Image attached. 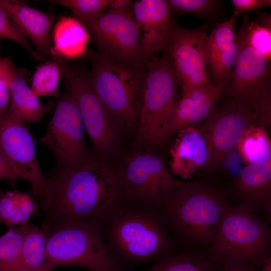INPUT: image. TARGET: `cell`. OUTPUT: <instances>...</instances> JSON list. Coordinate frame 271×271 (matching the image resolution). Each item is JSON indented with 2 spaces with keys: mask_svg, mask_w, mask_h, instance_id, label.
<instances>
[{
  "mask_svg": "<svg viewBox=\"0 0 271 271\" xmlns=\"http://www.w3.org/2000/svg\"><path fill=\"white\" fill-rule=\"evenodd\" d=\"M133 4L131 0H108L107 11L133 16Z\"/></svg>",
  "mask_w": 271,
  "mask_h": 271,
  "instance_id": "obj_38",
  "label": "cell"
},
{
  "mask_svg": "<svg viewBox=\"0 0 271 271\" xmlns=\"http://www.w3.org/2000/svg\"><path fill=\"white\" fill-rule=\"evenodd\" d=\"M238 16L234 13L227 21L217 24L206 40V51L209 61L224 51L236 39L234 33L235 20Z\"/></svg>",
  "mask_w": 271,
  "mask_h": 271,
  "instance_id": "obj_29",
  "label": "cell"
},
{
  "mask_svg": "<svg viewBox=\"0 0 271 271\" xmlns=\"http://www.w3.org/2000/svg\"><path fill=\"white\" fill-rule=\"evenodd\" d=\"M231 2L234 7L233 13L237 16L271 6L270 0H231Z\"/></svg>",
  "mask_w": 271,
  "mask_h": 271,
  "instance_id": "obj_36",
  "label": "cell"
},
{
  "mask_svg": "<svg viewBox=\"0 0 271 271\" xmlns=\"http://www.w3.org/2000/svg\"><path fill=\"white\" fill-rule=\"evenodd\" d=\"M227 202L222 187L198 179L185 182L157 207L178 250L207 254Z\"/></svg>",
  "mask_w": 271,
  "mask_h": 271,
  "instance_id": "obj_2",
  "label": "cell"
},
{
  "mask_svg": "<svg viewBox=\"0 0 271 271\" xmlns=\"http://www.w3.org/2000/svg\"><path fill=\"white\" fill-rule=\"evenodd\" d=\"M8 83L11 95L9 107L25 123L39 122L54 106L52 101L44 103L40 100L28 85L25 73L14 63L9 72Z\"/></svg>",
  "mask_w": 271,
  "mask_h": 271,
  "instance_id": "obj_22",
  "label": "cell"
},
{
  "mask_svg": "<svg viewBox=\"0 0 271 271\" xmlns=\"http://www.w3.org/2000/svg\"><path fill=\"white\" fill-rule=\"evenodd\" d=\"M89 40V33L80 21L62 16L53 26L51 56L60 62L82 57L87 52Z\"/></svg>",
  "mask_w": 271,
  "mask_h": 271,
  "instance_id": "obj_21",
  "label": "cell"
},
{
  "mask_svg": "<svg viewBox=\"0 0 271 271\" xmlns=\"http://www.w3.org/2000/svg\"><path fill=\"white\" fill-rule=\"evenodd\" d=\"M88 71L78 64H62L64 83L78 106L84 128L96 153L106 159L116 150L115 124L110 114L90 86Z\"/></svg>",
  "mask_w": 271,
  "mask_h": 271,
  "instance_id": "obj_10",
  "label": "cell"
},
{
  "mask_svg": "<svg viewBox=\"0 0 271 271\" xmlns=\"http://www.w3.org/2000/svg\"><path fill=\"white\" fill-rule=\"evenodd\" d=\"M240 29L249 45L266 60H271V15L261 13L255 21L244 16Z\"/></svg>",
  "mask_w": 271,
  "mask_h": 271,
  "instance_id": "obj_26",
  "label": "cell"
},
{
  "mask_svg": "<svg viewBox=\"0 0 271 271\" xmlns=\"http://www.w3.org/2000/svg\"><path fill=\"white\" fill-rule=\"evenodd\" d=\"M206 25L196 29L176 24L165 48L171 57L182 95L198 87L215 85L206 51Z\"/></svg>",
  "mask_w": 271,
  "mask_h": 271,
  "instance_id": "obj_13",
  "label": "cell"
},
{
  "mask_svg": "<svg viewBox=\"0 0 271 271\" xmlns=\"http://www.w3.org/2000/svg\"><path fill=\"white\" fill-rule=\"evenodd\" d=\"M171 10L165 0L134 1L133 17L137 24L141 43L152 58L164 50L176 23Z\"/></svg>",
  "mask_w": 271,
  "mask_h": 271,
  "instance_id": "obj_18",
  "label": "cell"
},
{
  "mask_svg": "<svg viewBox=\"0 0 271 271\" xmlns=\"http://www.w3.org/2000/svg\"><path fill=\"white\" fill-rule=\"evenodd\" d=\"M236 36L238 56L223 93L230 100L251 109L256 116V125L270 129V62L249 45L240 29Z\"/></svg>",
  "mask_w": 271,
  "mask_h": 271,
  "instance_id": "obj_8",
  "label": "cell"
},
{
  "mask_svg": "<svg viewBox=\"0 0 271 271\" xmlns=\"http://www.w3.org/2000/svg\"><path fill=\"white\" fill-rule=\"evenodd\" d=\"M171 10L180 14L205 17L213 14L220 1L215 0H167Z\"/></svg>",
  "mask_w": 271,
  "mask_h": 271,
  "instance_id": "obj_33",
  "label": "cell"
},
{
  "mask_svg": "<svg viewBox=\"0 0 271 271\" xmlns=\"http://www.w3.org/2000/svg\"><path fill=\"white\" fill-rule=\"evenodd\" d=\"M256 121L251 109L232 100L221 107H215L209 117L200 124L212 150L211 168L219 165L236 149L245 131L256 125Z\"/></svg>",
  "mask_w": 271,
  "mask_h": 271,
  "instance_id": "obj_15",
  "label": "cell"
},
{
  "mask_svg": "<svg viewBox=\"0 0 271 271\" xmlns=\"http://www.w3.org/2000/svg\"><path fill=\"white\" fill-rule=\"evenodd\" d=\"M84 128L76 101L65 86L46 132L37 143L51 151L56 159V165L76 162L90 153L84 141Z\"/></svg>",
  "mask_w": 271,
  "mask_h": 271,
  "instance_id": "obj_14",
  "label": "cell"
},
{
  "mask_svg": "<svg viewBox=\"0 0 271 271\" xmlns=\"http://www.w3.org/2000/svg\"><path fill=\"white\" fill-rule=\"evenodd\" d=\"M238 51L236 38L224 51L209 61L211 78L215 85H225L234 66Z\"/></svg>",
  "mask_w": 271,
  "mask_h": 271,
  "instance_id": "obj_30",
  "label": "cell"
},
{
  "mask_svg": "<svg viewBox=\"0 0 271 271\" xmlns=\"http://www.w3.org/2000/svg\"><path fill=\"white\" fill-rule=\"evenodd\" d=\"M258 271H271V256L264 260L262 267Z\"/></svg>",
  "mask_w": 271,
  "mask_h": 271,
  "instance_id": "obj_40",
  "label": "cell"
},
{
  "mask_svg": "<svg viewBox=\"0 0 271 271\" xmlns=\"http://www.w3.org/2000/svg\"><path fill=\"white\" fill-rule=\"evenodd\" d=\"M253 265L246 263H237L227 266H219L214 271H258Z\"/></svg>",
  "mask_w": 271,
  "mask_h": 271,
  "instance_id": "obj_39",
  "label": "cell"
},
{
  "mask_svg": "<svg viewBox=\"0 0 271 271\" xmlns=\"http://www.w3.org/2000/svg\"><path fill=\"white\" fill-rule=\"evenodd\" d=\"M0 180H22L21 176L0 150Z\"/></svg>",
  "mask_w": 271,
  "mask_h": 271,
  "instance_id": "obj_37",
  "label": "cell"
},
{
  "mask_svg": "<svg viewBox=\"0 0 271 271\" xmlns=\"http://www.w3.org/2000/svg\"><path fill=\"white\" fill-rule=\"evenodd\" d=\"M170 149V169L173 175L190 179L198 171L211 168L212 153L200 124L188 126L176 133Z\"/></svg>",
  "mask_w": 271,
  "mask_h": 271,
  "instance_id": "obj_17",
  "label": "cell"
},
{
  "mask_svg": "<svg viewBox=\"0 0 271 271\" xmlns=\"http://www.w3.org/2000/svg\"><path fill=\"white\" fill-rule=\"evenodd\" d=\"M97 53L113 61L146 69L152 59L142 45L133 16L103 12L81 22Z\"/></svg>",
  "mask_w": 271,
  "mask_h": 271,
  "instance_id": "obj_9",
  "label": "cell"
},
{
  "mask_svg": "<svg viewBox=\"0 0 271 271\" xmlns=\"http://www.w3.org/2000/svg\"><path fill=\"white\" fill-rule=\"evenodd\" d=\"M0 7L10 16L29 38L36 51L46 59L51 50V30L57 17L16 0H0Z\"/></svg>",
  "mask_w": 271,
  "mask_h": 271,
  "instance_id": "obj_20",
  "label": "cell"
},
{
  "mask_svg": "<svg viewBox=\"0 0 271 271\" xmlns=\"http://www.w3.org/2000/svg\"><path fill=\"white\" fill-rule=\"evenodd\" d=\"M62 74V64L53 60L46 61L38 66L32 77L31 88L39 97L53 96L59 94V83Z\"/></svg>",
  "mask_w": 271,
  "mask_h": 271,
  "instance_id": "obj_27",
  "label": "cell"
},
{
  "mask_svg": "<svg viewBox=\"0 0 271 271\" xmlns=\"http://www.w3.org/2000/svg\"><path fill=\"white\" fill-rule=\"evenodd\" d=\"M50 4L69 9L81 22L97 16L107 8L108 0H52Z\"/></svg>",
  "mask_w": 271,
  "mask_h": 271,
  "instance_id": "obj_31",
  "label": "cell"
},
{
  "mask_svg": "<svg viewBox=\"0 0 271 271\" xmlns=\"http://www.w3.org/2000/svg\"><path fill=\"white\" fill-rule=\"evenodd\" d=\"M13 63L10 59L0 56V115L6 111L10 105L11 95L8 76Z\"/></svg>",
  "mask_w": 271,
  "mask_h": 271,
  "instance_id": "obj_35",
  "label": "cell"
},
{
  "mask_svg": "<svg viewBox=\"0 0 271 271\" xmlns=\"http://www.w3.org/2000/svg\"><path fill=\"white\" fill-rule=\"evenodd\" d=\"M98 155L56 165L46 175L42 224L75 218L102 219L123 197L119 171Z\"/></svg>",
  "mask_w": 271,
  "mask_h": 271,
  "instance_id": "obj_1",
  "label": "cell"
},
{
  "mask_svg": "<svg viewBox=\"0 0 271 271\" xmlns=\"http://www.w3.org/2000/svg\"><path fill=\"white\" fill-rule=\"evenodd\" d=\"M24 233L17 271H52L46 261V235L29 220L24 222Z\"/></svg>",
  "mask_w": 271,
  "mask_h": 271,
  "instance_id": "obj_23",
  "label": "cell"
},
{
  "mask_svg": "<svg viewBox=\"0 0 271 271\" xmlns=\"http://www.w3.org/2000/svg\"><path fill=\"white\" fill-rule=\"evenodd\" d=\"M0 150L22 180L30 184L43 207L48 196V181L39 164L36 142L25 122L9 106L0 115Z\"/></svg>",
  "mask_w": 271,
  "mask_h": 271,
  "instance_id": "obj_11",
  "label": "cell"
},
{
  "mask_svg": "<svg viewBox=\"0 0 271 271\" xmlns=\"http://www.w3.org/2000/svg\"><path fill=\"white\" fill-rule=\"evenodd\" d=\"M18 210V191L1 193L0 199V223L15 225Z\"/></svg>",
  "mask_w": 271,
  "mask_h": 271,
  "instance_id": "obj_34",
  "label": "cell"
},
{
  "mask_svg": "<svg viewBox=\"0 0 271 271\" xmlns=\"http://www.w3.org/2000/svg\"><path fill=\"white\" fill-rule=\"evenodd\" d=\"M178 82L174 63L166 52L149 62L144 80L139 117L137 141L160 146L168 140V122L178 100Z\"/></svg>",
  "mask_w": 271,
  "mask_h": 271,
  "instance_id": "obj_7",
  "label": "cell"
},
{
  "mask_svg": "<svg viewBox=\"0 0 271 271\" xmlns=\"http://www.w3.org/2000/svg\"><path fill=\"white\" fill-rule=\"evenodd\" d=\"M24 233L23 222L0 236V271H17Z\"/></svg>",
  "mask_w": 271,
  "mask_h": 271,
  "instance_id": "obj_28",
  "label": "cell"
},
{
  "mask_svg": "<svg viewBox=\"0 0 271 271\" xmlns=\"http://www.w3.org/2000/svg\"><path fill=\"white\" fill-rule=\"evenodd\" d=\"M269 224L227 202L208 255L219 266L246 263L260 268L270 256Z\"/></svg>",
  "mask_w": 271,
  "mask_h": 271,
  "instance_id": "obj_5",
  "label": "cell"
},
{
  "mask_svg": "<svg viewBox=\"0 0 271 271\" xmlns=\"http://www.w3.org/2000/svg\"><path fill=\"white\" fill-rule=\"evenodd\" d=\"M236 150L245 165L271 158V139L267 128L251 125L239 141Z\"/></svg>",
  "mask_w": 271,
  "mask_h": 271,
  "instance_id": "obj_24",
  "label": "cell"
},
{
  "mask_svg": "<svg viewBox=\"0 0 271 271\" xmlns=\"http://www.w3.org/2000/svg\"><path fill=\"white\" fill-rule=\"evenodd\" d=\"M118 171L124 197L150 206H158L185 183L168 170L162 159L148 153L134 155Z\"/></svg>",
  "mask_w": 271,
  "mask_h": 271,
  "instance_id": "obj_12",
  "label": "cell"
},
{
  "mask_svg": "<svg viewBox=\"0 0 271 271\" xmlns=\"http://www.w3.org/2000/svg\"><path fill=\"white\" fill-rule=\"evenodd\" d=\"M0 38L11 40L25 49L34 59L46 61L30 44L26 36L3 9L0 7Z\"/></svg>",
  "mask_w": 271,
  "mask_h": 271,
  "instance_id": "obj_32",
  "label": "cell"
},
{
  "mask_svg": "<svg viewBox=\"0 0 271 271\" xmlns=\"http://www.w3.org/2000/svg\"><path fill=\"white\" fill-rule=\"evenodd\" d=\"M218 267L206 253L178 250L161 258L147 271H214Z\"/></svg>",
  "mask_w": 271,
  "mask_h": 271,
  "instance_id": "obj_25",
  "label": "cell"
},
{
  "mask_svg": "<svg viewBox=\"0 0 271 271\" xmlns=\"http://www.w3.org/2000/svg\"><path fill=\"white\" fill-rule=\"evenodd\" d=\"M1 193H0V199H1Z\"/></svg>",
  "mask_w": 271,
  "mask_h": 271,
  "instance_id": "obj_41",
  "label": "cell"
},
{
  "mask_svg": "<svg viewBox=\"0 0 271 271\" xmlns=\"http://www.w3.org/2000/svg\"><path fill=\"white\" fill-rule=\"evenodd\" d=\"M232 206L253 213L270 223L271 158L246 165L234 180Z\"/></svg>",
  "mask_w": 271,
  "mask_h": 271,
  "instance_id": "obj_16",
  "label": "cell"
},
{
  "mask_svg": "<svg viewBox=\"0 0 271 271\" xmlns=\"http://www.w3.org/2000/svg\"><path fill=\"white\" fill-rule=\"evenodd\" d=\"M41 228L46 235V261L52 271L58 266L123 271V265L104 241L101 219H62L42 224Z\"/></svg>",
  "mask_w": 271,
  "mask_h": 271,
  "instance_id": "obj_4",
  "label": "cell"
},
{
  "mask_svg": "<svg viewBox=\"0 0 271 271\" xmlns=\"http://www.w3.org/2000/svg\"><path fill=\"white\" fill-rule=\"evenodd\" d=\"M225 85L198 87L182 95L174 105L168 122L169 140L179 130L203 122L223 94Z\"/></svg>",
  "mask_w": 271,
  "mask_h": 271,
  "instance_id": "obj_19",
  "label": "cell"
},
{
  "mask_svg": "<svg viewBox=\"0 0 271 271\" xmlns=\"http://www.w3.org/2000/svg\"><path fill=\"white\" fill-rule=\"evenodd\" d=\"M146 69L113 61L97 52L92 55L88 83L115 125L122 129H130L139 119Z\"/></svg>",
  "mask_w": 271,
  "mask_h": 271,
  "instance_id": "obj_6",
  "label": "cell"
},
{
  "mask_svg": "<svg viewBox=\"0 0 271 271\" xmlns=\"http://www.w3.org/2000/svg\"><path fill=\"white\" fill-rule=\"evenodd\" d=\"M101 220L106 245L123 265L157 261L178 250L157 207L124 196Z\"/></svg>",
  "mask_w": 271,
  "mask_h": 271,
  "instance_id": "obj_3",
  "label": "cell"
}]
</instances>
